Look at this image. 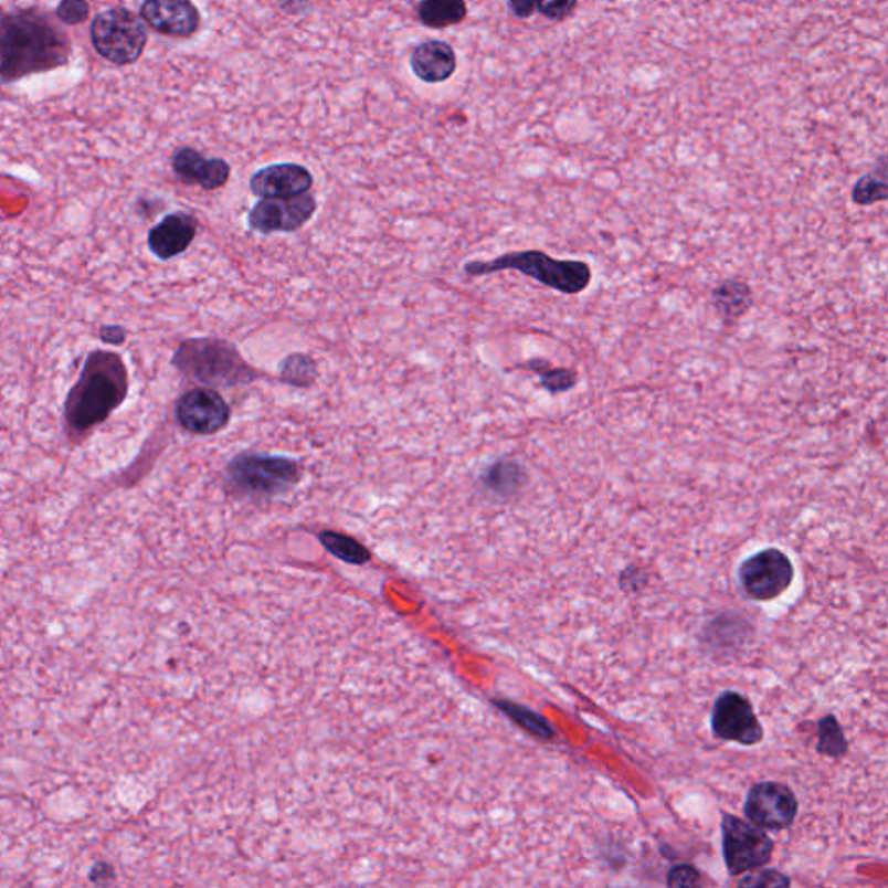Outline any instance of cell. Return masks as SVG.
I'll use <instances>...</instances> for the list:
<instances>
[{"label": "cell", "instance_id": "obj_1", "mask_svg": "<svg viewBox=\"0 0 888 888\" xmlns=\"http://www.w3.org/2000/svg\"><path fill=\"white\" fill-rule=\"evenodd\" d=\"M68 60V39L44 12L24 9L0 14V81L51 72Z\"/></svg>", "mask_w": 888, "mask_h": 888}, {"label": "cell", "instance_id": "obj_2", "mask_svg": "<svg viewBox=\"0 0 888 888\" xmlns=\"http://www.w3.org/2000/svg\"><path fill=\"white\" fill-rule=\"evenodd\" d=\"M129 373L120 356L112 351H93L85 358L77 382L65 401L66 436L82 441L126 401Z\"/></svg>", "mask_w": 888, "mask_h": 888}, {"label": "cell", "instance_id": "obj_3", "mask_svg": "<svg viewBox=\"0 0 888 888\" xmlns=\"http://www.w3.org/2000/svg\"><path fill=\"white\" fill-rule=\"evenodd\" d=\"M172 364L182 377L209 388H239L264 377L243 360L239 349L224 339H188L179 343Z\"/></svg>", "mask_w": 888, "mask_h": 888}, {"label": "cell", "instance_id": "obj_4", "mask_svg": "<svg viewBox=\"0 0 888 888\" xmlns=\"http://www.w3.org/2000/svg\"><path fill=\"white\" fill-rule=\"evenodd\" d=\"M464 271L467 276L517 271L543 287L564 295L582 294L592 282V267L585 261L556 258L541 251L509 252L493 261H471L465 264Z\"/></svg>", "mask_w": 888, "mask_h": 888}, {"label": "cell", "instance_id": "obj_5", "mask_svg": "<svg viewBox=\"0 0 888 888\" xmlns=\"http://www.w3.org/2000/svg\"><path fill=\"white\" fill-rule=\"evenodd\" d=\"M303 467L290 456L242 452L224 468L228 488L240 497L273 498L299 485Z\"/></svg>", "mask_w": 888, "mask_h": 888}, {"label": "cell", "instance_id": "obj_6", "mask_svg": "<svg viewBox=\"0 0 888 888\" xmlns=\"http://www.w3.org/2000/svg\"><path fill=\"white\" fill-rule=\"evenodd\" d=\"M91 41L99 56L114 65L127 66L145 53L148 32L138 14L126 8H114L94 18Z\"/></svg>", "mask_w": 888, "mask_h": 888}, {"label": "cell", "instance_id": "obj_7", "mask_svg": "<svg viewBox=\"0 0 888 888\" xmlns=\"http://www.w3.org/2000/svg\"><path fill=\"white\" fill-rule=\"evenodd\" d=\"M795 570L783 550H759L739 565L738 580L744 594L753 601L769 602L781 598L792 586Z\"/></svg>", "mask_w": 888, "mask_h": 888}, {"label": "cell", "instance_id": "obj_8", "mask_svg": "<svg viewBox=\"0 0 888 888\" xmlns=\"http://www.w3.org/2000/svg\"><path fill=\"white\" fill-rule=\"evenodd\" d=\"M723 860L732 877L768 865L774 854V842L757 824L723 814Z\"/></svg>", "mask_w": 888, "mask_h": 888}, {"label": "cell", "instance_id": "obj_9", "mask_svg": "<svg viewBox=\"0 0 888 888\" xmlns=\"http://www.w3.org/2000/svg\"><path fill=\"white\" fill-rule=\"evenodd\" d=\"M711 731L723 741L753 747L763 739V727L747 696L726 690L715 699Z\"/></svg>", "mask_w": 888, "mask_h": 888}, {"label": "cell", "instance_id": "obj_10", "mask_svg": "<svg viewBox=\"0 0 888 888\" xmlns=\"http://www.w3.org/2000/svg\"><path fill=\"white\" fill-rule=\"evenodd\" d=\"M799 814V800L786 784L763 781L748 792L744 816L762 829L781 832L792 826Z\"/></svg>", "mask_w": 888, "mask_h": 888}, {"label": "cell", "instance_id": "obj_11", "mask_svg": "<svg viewBox=\"0 0 888 888\" xmlns=\"http://www.w3.org/2000/svg\"><path fill=\"white\" fill-rule=\"evenodd\" d=\"M176 419L194 436H212L230 424L231 409L215 389L194 388L179 398Z\"/></svg>", "mask_w": 888, "mask_h": 888}, {"label": "cell", "instance_id": "obj_12", "mask_svg": "<svg viewBox=\"0 0 888 888\" xmlns=\"http://www.w3.org/2000/svg\"><path fill=\"white\" fill-rule=\"evenodd\" d=\"M318 203L311 194L292 199H263L249 212V228L257 233H294L311 221Z\"/></svg>", "mask_w": 888, "mask_h": 888}, {"label": "cell", "instance_id": "obj_13", "mask_svg": "<svg viewBox=\"0 0 888 888\" xmlns=\"http://www.w3.org/2000/svg\"><path fill=\"white\" fill-rule=\"evenodd\" d=\"M141 20L170 39H190L202 27L199 8L191 0H145Z\"/></svg>", "mask_w": 888, "mask_h": 888}, {"label": "cell", "instance_id": "obj_14", "mask_svg": "<svg viewBox=\"0 0 888 888\" xmlns=\"http://www.w3.org/2000/svg\"><path fill=\"white\" fill-rule=\"evenodd\" d=\"M313 184L311 172L299 163H273L251 178V191L258 199H292L307 193Z\"/></svg>", "mask_w": 888, "mask_h": 888}, {"label": "cell", "instance_id": "obj_15", "mask_svg": "<svg viewBox=\"0 0 888 888\" xmlns=\"http://www.w3.org/2000/svg\"><path fill=\"white\" fill-rule=\"evenodd\" d=\"M172 170L179 181L188 187H200L205 191L226 187L231 176L230 163L224 158H205L190 146H182L175 151Z\"/></svg>", "mask_w": 888, "mask_h": 888}, {"label": "cell", "instance_id": "obj_16", "mask_svg": "<svg viewBox=\"0 0 888 888\" xmlns=\"http://www.w3.org/2000/svg\"><path fill=\"white\" fill-rule=\"evenodd\" d=\"M199 233V221L190 212H172L166 215L157 226L148 233V246L151 254L160 261L184 254Z\"/></svg>", "mask_w": 888, "mask_h": 888}, {"label": "cell", "instance_id": "obj_17", "mask_svg": "<svg viewBox=\"0 0 888 888\" xmlns=\"http://www.w3.org/2000/svg\"><path fill=\"white\" fill-rule=\"evenodd\" d=\"M410 66L415 77L425 84L450 81L456 70L455 49L443 41H427L416 45L410 56Z\"/></svg>", "mask_w": 888, "mask_h": 888}, {"label": "cell", "instance_id": "obj_18", "mask_svg": "<svg viewBox=\"0 0 888 888\" xmlns=\"http://www.w3.org/2000/svg\"><path fill=\"white\" fill-rule=\"evenodd\" d=\"M526 480H528L526 468L512 458L493 462L479 476L480 488L501 500L516 497L517 493L525 488Z\"/></svg>", "mask_w": 888, "mask_h": 888}, {"label": "cell", "instance_id": "obj_19", "mask_svg": "<svg viewBox=\"0 0 888 888\" xmlns=\"http://www.w3.org/2000/svg\"><path fill=\"white\" fill-rule=\"evenodd\" d=\"M711 306L722 318L723 324H736L747 316L753 306V292L750 285L741 279H723L711 292Z\"/></svg>", "mask_w": 888, "mask_h": 888}, {"label": "cell", "instance_id": "obj_20", "mask_svg": "<svg viewBox=\"0 0 888 888\" xmlns=\"http://www.w3.org/2000/svg\"><path fill=\"white\" fill-rule=\"evenodd\" d=\"M465 0H421L416 6L419 21L429 29H450L467 18Z\"/></svg>", "mask_w": 888, "mask_h": 888}, {"label": "cell", "instance_id": "obj_21", "mask_svg": "<svg viewBox=\"0 0 888 888\" xmlns=\"http://www.w3.org/2000/svg\"><path fill=\"white\" fill-rule=\"evenodd\" d=\"M519 368L535 373L540 379L541 388L546 389L552 397L570 392L578 384V373L574 372L573 368L553 367L552 363L543 360V358H533V360L519 364Z\"/></svg>", "mask_w": 888, "mask_h": 888}, {"label": "cell", "instance_id": "obj_22", "mask_svg": "<svg viewBox=\"0 0 888 888\" xmlns=\"http://www.w3.org/2000/svg\"><path fill=\"white\" fill-rule=\"evenodd\" d=\"M318 377L315 358L304 352H294L279 363V380L294 388H311Z\"/></svg>", "mask_w": 888, "mask_h": 888}, {"label": "cell", "instance_id": "obj_23", "mask_svg": "<svg viewBox=\"0 0 888 888\" xmlns=\"http://www.w3.org/2000/svg\"><path fill=\"white\" fill-rule=\"evenodd\" d=\"M319 540L324 543L328 552L334 553L340 561L351 562V564H363L370 559V552L361 546L360 541L336 531H324L319 535Z\"/></svg>", "mask_w": 888, "mask_h": 888}, {"label": "cell", "instance_id": "obj_24", "mask_svg": "<svg viewBox=\"0 0 888 888\" xmlns=\"http://www.w3.org/2000/svg\"><path fill=\"white\" fill-rule=\"evenodd\" d=\"M888 197L887 179H885V163L881 166L880 175L869 172L857 179L853 188V200L857 205L869 207L875 203L885 202Z\"/></svg>", "mask_w": 888, "mask_h": 888}, {"label": "cell", "instance_id": "obj_25", "mask_svg": "<svg viewBox=\"0 0 888 888\" xmlns=\"http://www.w3.org/2000/svg\"><path fill=\"white\" fill-rule=\"evenodd\" d=\"M820 743L817 750L824 755L842 757L847 750V741H845L844 731H842L841 723L836 722L835 717H826L820 722Z\"/></svg>", "mask_w": 888, "mask_h": 888}, {"label": "cell", "instance_id": "obj_26", "mask_svg": "<svg viewBox=\"0 0 888 888\" xmlns=\"http://www.w3.org/2000/svg\"><path fill=\"white\" fill-rule=\"evenodd\" d=\"M91 14V6L87 0H61L56 8V18L61 23L68 27H77L84 23Z\"/></svg>", "mask_w": 888, "mask_h": 888}, {"label": "cell", "instance_id": "obj_27", "mask_svg": "<svg viewBox=\"0 0 888 888\" xmlns=\"http://www.w3.org/2000/svg\"><path fill=\"white\" fill-rule=\"evenodd\" d=\"M578 0H537V11L550 21H564L573 17Z\"/></svg>", "mask_w": 888, "mask_h": 888}, {"label": "cell", "instance_id": "obj_28", "mask_svg": "<svg viewBox=\"0 0 888 888\" xmlns=\"http://www.w3.org/2000/svg\"><path fill=\"white\" fill-rule=\"evenodd\" d=\"M500 707L504 708L512 719H516L522 727H526L528 731L537 732V734L541 736H550V731L547 729L543 720L538 719L537 715L531 713V711L522 710V708L519 707H512V705H507V702H500Z\"/></svg>", "mask_w": 888, "mask_h": 888}, {"label": "cell", "instance_id": "obj_29", "mask_svg": "<svg viewBox=\"0 0 888 888\" xmlns=\"http://www.w3.org/2000/svg\"><path fill=\"white\" fill-rule=\"evenodd\" d=\"M792 884L790 878L775 871H762L757 875H748L743 880H739L741 887H787Z\"/></svg>", "mask_w": 888, "mask_h": 888}, {"label": "cell", "instance_id": "obj_30", "mask_svg": "<svg viewBox=\"0 0 888 888\" xmlns=\"http://www.w3.org/2000/svg\"><path fill=\"white\" fill-rule=\"evenodd\" d=\"M699 881V873L693 866L680 865L675 866L668 873V885L670 887H690Z\"/></svg>", "mask_w": 888, "mask_h": 888}, {"label": "cell", "instance_id": "obj_31", "mask_svg": "<svg viewBox=\"0 0 888 888\" xmlns=\"http://www.w3.org/2000/svg\"><path fill=\"white\" fill-rule=\"evenodd\" d=\"M507 4L514 17L521 18V20H528L537 11V0H507Z\"/></svg>", "mask_w": 888, "mask_h": 888}, {"label": "cell", "instance_id": "obj_32", "mask_svg": "<svg viewBox=\"0 0 888 888\" xmlns=\"http://www.w3.org/2000/svg\"><path fill=\"white\" fill-rule=\"evenodd\" d=\"M99 337H102L103 342L121 346V343L126 342L127 331L120 325H112V327L106 325L99 330Z\"/></svg>", "mask_w": 888, "mask_h": 888}]
</instances>
